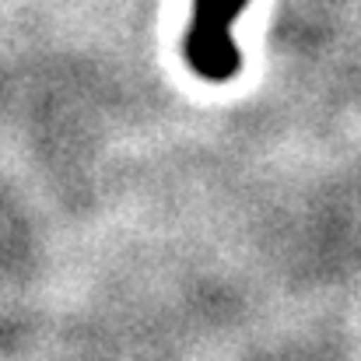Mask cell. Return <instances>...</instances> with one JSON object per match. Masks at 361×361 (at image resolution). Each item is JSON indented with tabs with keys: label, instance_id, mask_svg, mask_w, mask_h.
<instances>
[{
	"label": "cell",
	"instance_id": "obj_1",
	"mask_svg": "<svg viewBox=\"0 0 361 361\" xmlns=\"http://www.w3.org/2000/svg\"><path fill=\"white\" fill-rule=\"evenodd\" d=\"M249 0H193V21L186 32V63L204 81H232L239 71V49L232 42V21Z\"/></svg>",
	"mask_w": 361,
	"mask_h": 361
}]
</instances>
